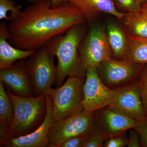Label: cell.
<instances>
[{"instance_id":"obj_1","label":"cell","mask_w":147,"mask_h":147,"mask_svg":"<svg viewBox=\"0 0 147 147\" xmlns=\"http://www.w3.org/2000/svg\"><path fill=\"white\" fill-rule=\"evenodd\" d=\"M86 21L82 11L69 2L54 7L51 0H43L27 7L9 22V40L16 48L36 51Z\"/></svg>"},{"instance_id":"obj_2","label":"cell","mask_w":147,"mask_h":147,"mask_svg":"<svg viewBox=\"0 0 147 147\" xmlns=\"http://www.w3.org/2000/svg\"><path fill=\"white\" fill-rule=\"evenodd\" d=\"M85 23L74 25L47 45L57 59L56 83L58 87L67 76L85 79L86 70L81 65L79 53V46L87 33Z\"/></svg>"},{"instance_id":"obj_3","label":"cell","mask_w":147,"mask_h":147,"mask_svg":"<svg viewBox=\"0 0 147 147\" xmlns=\"http://www.w3.org/2000/svg\"><path fill=\"white\" fill-rule=\"evenodd\" d=\"M7 92L13 102L14 117L7 130L0 136V144L12 137H21L34 131L42 123L47 110L46 94L26 97L8 90Z\"/></svg>"},{"instance_id":"obj_4","label":"cell","mask_w":147,"mask_h":147,"mask_svg":"<svg viewBox=\"0 0 147 147\" xmlns=\"http://www.w3.org/2000/svg\"><path fill=\"white\" fill-rule=\"evenodd\" d=\"M85 79L78 76H68L61 86L51 88L45 94L53 100V118L57 121L84 111L83 86Z\"/></svg>"},{"instance_id":"obj_5","label":"cell","mask_w":147,"mask_h":147,"mask_svg":"<svg viewBox=\"0 0 147 147\" xmlns=\"http://www.w3.org/2000/svg\"><path fill=\"white\" fill-rule=\"evenodd\" d=\"M55 57L46 46L36 50L26 61L34 96L45 94L56 83L57 67L54 63Z\"/></svg>"},{"instance_id":"obj_6","label":"cell","mask_w":147,"mask_h":147,"mask_svg":"<svg viewBox=\"0 0 147 147\" xmlns=\"http://www.w3.org/2000/svg\"><path fill=\"white\" fill-rule=\"evenodd\" d=\"M82 39L79 49L81 65L84 70L112 58L111 47L104 29L93 23Z\"/></svg>"},{"instance_id":"obj_7","label":"cell","mask_w":147,"mask_h":147,"mask_svg":"<svg viewBox=\"0 0 147 147\" xmlns=\"http://www.w3.org/2000/svg\"><path fill=\"white\" fill-rule=\"evenodd\" d=\"M95 112L84 110L62 120L53 121L48 133L49 147H60L65 140L86 136L94 124Z\"/></svg>"},{"instance_id":"obj_8","label":"cell","mask_w":147,"mask_h":147,"mask_svg":"<svg viewBox=\"0 0 147 147\" xmlns=\"http://www.w3.org/2000/svg\"><path fill=\"white\" fill-rule=\"evenodd\" d=\"M146 65L112 58L100 64L97 69L103 83L112 89L117 90L136 82Z\"/></svg>"},{"instance_id":"obj_9","label":"cell","mask_w":147,"mask_h":147,"mask_svg":"<svg viewBox=\"0 0 147 147\" xmlns=\"http://www.w3.org/2000/svg\"><path fill=\"white\" fill-rule=\"evenodd\" d=\"M83 92L84 110L95 112L111 104L117 90L107 86L98 75L97 67L90 66L86 69Z\"/></svg>"},{"instance_id":"obj_10","label":"cell","mask_w":147,"mask_h":147,"mask_svg":"<svg viewBox=\"0 0 147 147\" xmlns=\"http://www.w3.org/2000/svg\"><path fill=\"white\" fill-rule=\"evenodd\" d=\"M108 107L137 121L147 119L139 93L138 79L134 83L117 90L114 99Z\"/></svg>"},{"instance_id":"obj_11","label":"cell","mask_w":147,"mask_h":147,"mask_svg":"<svg viewBox=\"0 0 147 147\" xmlns=\"http://www.w3.org/2000/svg\"><path fill=\"white\" fill-rule=\"evenodd\" d=\"M46 94L47 110L43 121L31 133L17 137H12L0 144L5 147H49L48 135L53 121V100L50 95Z\"/></svg>"},{"instance_id":"obj_12","label":"cell","mask_w":147,"mask_h":147,"mask_svg":"<svg viewBox=\"0 0 147 147\" xmlns=\"http://www.w3.org/2000/svg\"><path fill=\"white\" fill-rule=\"evenodd\" d=\"M0 81L13 94L23 97L34 96L25 59L15 62L9 68L0 70Z\"/></svg>"},{"instance_id":"obj_13","label":"cell","mask_w":147,"mask_h":147,"mask_svg":"<svg viewBox=\"0 0 147 147\" xmlns=\"http://www.w3.org/2000/svg\"><path fill=\"white\" fill-rule=\"evenodd\" d=\"M96 112L108 139L134 128L139 122L108 107Z\"/></svg>"},{"instance_id":"obj_14","label":"cell","mask_w":147,"mask_h":147,"mask_svg":"<svg viewBox=\"0 0 147 147\" xmlns=\"http://www.w3.org/2000/svg\"><path fill=\"white\" fill-rule=\"evenodd\" d=\"M9 33L7 25L3 22L0 23V70L11 67L16 61L30 57L34 50H21L12 46L7 42Z\"/></svg>"},{"instance_id":"obj_15","label":"cell","mask_w":147,"mask_h":147,"mask_svg":"<svg viewBox=\"0 0 147 147\" xmlns=\"http://www.w3.org/2000/svg\"><path fill=\"white\" fill-rule=\"evenodd\" d=\"M69 2L82 11L90 24L101 13L111 14L121 20L125 14L117 10L112 0H69Z\"/></svg>"},{"instance_id":"obj_16","label":"cell","mask_w":147,"mask_h":147,"mask_svg":"<svg viewBox=\"0 0 147 147\" xmlns=\"http://www.w3.org/2000/svg\"><path fill=\"white\" fill-rule=\"evenodd\" d=\"M105 32L111 47L112 58L117 59H125L128 50V37L124 30L117 24L109 22Z\"/></svg>"},{"instance_id":"obj_17","label":"cell","mask_w":147,"mask_h":147,"mask_svg":"<svg viewBox=\"0 0 147 147\" xmlns=\"http://www.w3.org/2000/svg\"><path fill=\"white\" fill-rule=\"evenodd\" d=\"M121 21L128 37L147 38V10L142 7L137 12L125 13Z\"/></svg>"},{"instance_id":"obj_18","label":"cell","mask_w":147,"mask_h":147,"mask_svg":"<svg viewBox=\"0 0 147 147\" xmlns=\"http://www.w3.org/2000/svg\"><path fill=\"white\" fill-rule=\"evenodd\" d=\"M14 110L13 102L0 81V136L6 131L13 121Z\"/></svg>"},{"instance_id":"obj_19","label":"cell","mask_w":147,"mask_h":147,"mask_svg":"<svg viewBox=\"0 0 147 147\" xmlns=\"http://www.w3.org/2000/svg\"><path fill=\"white\" fill-rule=\"evenodd\" d=\"M125 59L134 63L147 64V38L128 37V48Z\"/></svg>"},{"instance_id":"obj_20","label":"cell","mask_w":147,"mask_h":147,"mask_svg":"<svg viewBox=\"0 0 147 147\" xmlns=\"http://www.w3.org/2000/svg\"><path fill=\"white\" fill-rule=\"evenodd\" d=\"M108 137L98 120L95 112L94 124L89 134L87 135L83 147H102L104 146Z\"/></svg>"},{"instance_id":"obj_21","label":"cell","mask_w":147,"mask_h":147,"mask_svg":"<svg viewBox=\"0 0 147 147\" xmlns=\"http://www.w3.org/2000/svg\"><path fill=\"white\" fill-rule=\"evenodd\" d=\"M20 6H16L11 0H0V19L7 21H12L21 13Z\"/></svg>"},{"instance_id":"obj_22","label":"cell","mask_w":147,"mask_h":147,"mask_svg":"<svg viewBox=\"0 0 147 147\" xmlns=\"http://www.w3.org/2000/svg\"><path fill=\"white\" fill-rule=\"evenodd\" d=\"M138 82L140 97L147 118V64L141 72L138 79Z\"/></svg>"},{"instance_id":"obj_23","label":"cell","mask_w":147,"mask_h":147,"mask_svg":"<svg viewBox=\"0 0 147 147\" xmlns=\"http://www.w3.org/2000/svg\"><path fill=\"white\" fill-rule=\"evenodd\" d=\"M116 8L126 11L127 13H135L141 10L142 7L136 0H112Z\"/></svg>"},{"instance_id":"obj_24","label":"cell","mask_w":147,"mask_h":147,"mask_svg":"<svg viewBox=\"0 0 147 147\" xmlns=\"http://www.w3.org/2000/svg\"><path fill=\"white\" fill-rule=\"evenodd\" d=\"M128 137L126 131L110 137L107 139L104 144L105 147H124L127 146Z\"/></svg>"},{"instance_id":"obj_25","label":"cell","mask_w":147,"mask_h":147,"mask_svg":"<svg viewBox=\"0 0 147 147\" xmlns=\"http://www.w3.org/2000/svg\"><path fill=\"white\" fill-rule=\"evenodd\" d=\"M134 129L139 134L141 146L147 147V119L138 122Z\"/></svg>"},{"instance_id":"obj_26","label":"cell","mask_w":147,"mask_h":147,"mask_svg":"<svg viewBox=\"0 0 147 147\" xmlns=\"http://www.w3.org/2000/svg\"><path fill=\"white\" fill-rule=\"evenodd\" d=\"M86 137V136L72 137L63 142L60 147H83Z\"/></svg>"},{"instance_id":"obj_27","label":"cell","mask_w":147,"mask_h":147,"mask_svg":"<svg viewBox=\"0 0 147 147\" xmlns=\"http://www.w3.org/2000/svg\"><path fill=\"white\" fill-rule=\"evenodd\" d=\"M128 147H141L140 138L139 134L134 128L131 129L129 133V137L128 138Z\"/></svg>"},{"instance_id":"obj_28","label":"cell","mask_w":147,"mask_h":147,"mask_svg":"<svg viewBox=\"0 0 147 147\" xmlns=\"http://www.w3.org/2000/svg\"><path fill=\"white\" fill-rule=\"evenodd\" d=\"M52 6L53 7H57L61 5L62 4L69 2V0H51Z\"/></svg>"},{"instance_id":"obj_29","label":"cell","mask_w":147,"mask_h":147,"mask_svg":"<svg viewBox=\"0 0 147 147\" xmlns=\"http://www.w3.org/2000/svg\"><path fill=\"white\" fill-rule=\"evenodd\" d=\"M137 3H139V4L140 6L142 7V6L146 3L147 0H136Z\"/></svg>"},{"instance_id":"obj_30","label":"cell","mask_w":147,"mask_h":147,"mask_svg":"<svg viewBox=\"0 0 147 147\" xmlns=\"http://www.w3.org/2000/svg\"><path fill=\"white\" fill-rule=\"evenodd\" d=\"M27 1L30 2L32 3H34L38 2L43 1V0H27Z\"/></svg>"},{"instance_id":"obj_31","label":"cell","mask_w":147,"mask_h":147,"mask_svg":"<svg viewBox=\"0 0 147 147\" xmlns=\"http://www.w3.org/2000/svg\"><path fill=\"white\" fill-rule=\"evenodd\" d=\"M142 7L143 9H144L147 10V1L142 6Z\"/></svg>"}]
</instances>
